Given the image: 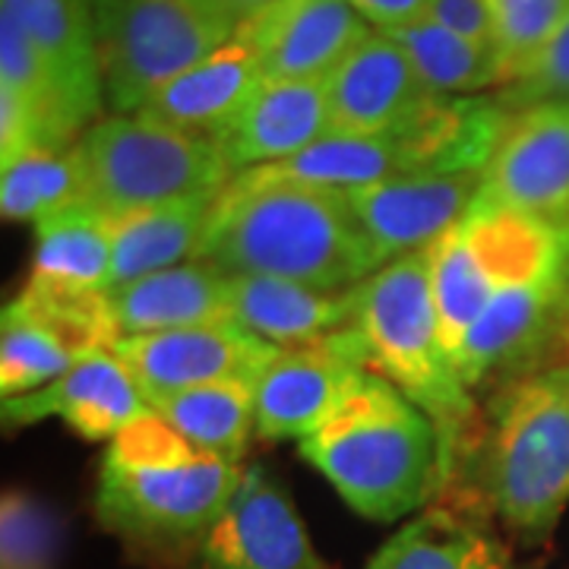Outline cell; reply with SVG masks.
Returning a JSON list of instances; mask_svg holds the SVG:
<instances>
[{"instance_id": "1", "label": "cell", "mask_w": 569, "mask_h": 569, "mask_svg": "<svg viewBox=\"0 0 569 569\" xmlns=\"http://www.w3.org/2000/svg\"><path fill=\"white\" fill-rule=\"evenodd\" d=\"M193 260L224 276H276L323 291H351L387 266L346 190L257 171L224 183Z\"/></svg>"}, {"instance_id": "2", "label": "cell", "mask_w": 569, "mask_h": 569, "mask_svg": "<svg viewBox=\"0 0 569 569\" xmlns=\"http://www.w3.org/2000/svg\"><path fill=\"white\" fill-rule=\"evenodd\" d=\"M244 475V462L193 447L149 411L104 449L96 519L142 563L181 569Z\"/></svg>"}, {"instance_id": "3", "label": "cell", "mask_w": 569, "mask_h": 569, "mask_svg": "<svg viewBox=\"0 0 569 569\" xmlns=\"http://www.w3.org/2000/svg\"><path fill=\"white\" fill-rule=\"evenodd\" d=\"M298 449L348 507L373 522L421 512L452 481L443 433L430 415L373 370L323 425L298 440Z\"/></svg>"}, {"instance_id": "4", "label": "cell", "mask_w": 569, "mask_h": 569, "mask_svg": "<svg viewBox=\"0 0 569 569\" xmlns=\"http://www.w3.org/2000/svg\"><path fill=\"white\" fill-rule=\"evenodd\" d=\"M466 485L471 497L449 500L529 548L550 541L569 507V365L531 370L497 396Z\"/></svg>"}, {"instance_id": "5", "label": "cell", "mask_w": 569, "mask_h": 569, "mask_svg": "<svg viewBox=\"0 0 569 569\" xmlns=\"http://www.w3.org/2000/svg\"><path fill=\"white\" fill-rule=\"evenodd\" d=\"M355 329L365 339L370 370L427 411L443 433L449 475L456 481L466 462L475 402L440 332L430 288V250L392 260L358 284Z\"/></svg>"}, {"instance_id": "6", "label": "cell", "mask_w": 569, "mask_h": 569, "mask_svg": "<svg viewBox=\"0 0 569 569\" xmlns=\"http://www.w3.org/2000/svg\"><path fill=\"white\" fill-rule=\"evenodd\" d=\"M82 197L104 219H123L190 197H219L231 168L216 142L183 133L146 114H111L73 142Z\"/></svg>"}, {"instance_id": "7", "label": "cell", "mask_w": 569, "mask_h": 569, "mask_svg": "<svg viewBox=\"0 0 569 569\" xmlns=\"http://www.w3.org/2000/svg\"><path fill=\"white\" fill-rule=\"evenodd\" d=\"M104 102L137 114L149 99L234 36L200 0H92Z\"/></svg>"}, {"instance_id": "8", "label": "cell", "mask_w": 569, "mask_h": 569, "mask_svg": "<svg viewBox=\"0 0 569 569\" xmlns=\"http://www.w3.org/2000/svg\"><path fill=\"white\" fill-rule=\"evenodd\" d=\"M370 373L361 332L351 326L305 346H279L253 383L257 437L305 440Z\"/></svg>"}, {"instance_id": "9", "label": "cell", "mask_w": 569, "mask_h": 569, "mask_svg": "<svg viewBox=\"0 0 569 569\" xmlns=\"http://www.w3.org/2000/svg\"><path fill=\"white\" fill-rule=\"evenodd\" d=\"M181 569H332L313 548L305 519L282 481L247 466L231 503Z\"/></svg>"}, {"instance_id": "10", "label": "cell", "mask_w": 569, "mask_h": 569, "mask_svg": "<svg viewBox=\"0 0 569 569\" xmlns=\"http://www.w3.org/2000/svg\"><path fill=\"white\" fill-rule=\"evenodd\" d=\"M114 351L140 380L146 399L212 383H257L279 346L250 332L234 317L152 336H127Z\"/></svg>"}, {"instance_id": "11", "label": "cell", "mask_w": 569, "mask_h": 569, "mask_svg": "<svg viewBox=\"0 0 569 569\" xmlns=\"http://www.w3.org/2000/svg\"><path fill=\"white\" fill-rule=\"evenodd\" d=\"M373 26L351 0H279L238 26L263 80L326 82Z\"/></svg>"}, {"instance_id": "12", "label": "cell", "mask_w": 569, "mask_h": 569, "mask_svg": "<svg viewBox=\"0 0 569 569\" xmlns=\"http://www.w3.org/2000/svg\"><path fill=\"white\" fill-rule=\"evenodd\" d=\"M478 197L541 219H569V102L516 111Z\"/></svg>"}, {"instance_id": "13", "label": "cell", "mask_w": 569, "mask_h": 569, "mask_svg": "<svg viewBox=\"0 0 569 569\" xmlns=\"http://www.w3.org/2000/svg\"><path fill=\"white\" fill-rule=\"evenodd\" d=\"M152 406L133 370L114 348H99L80 358L54 383L3 399V425L29 427L44 418H61L86 440H114L121 430L149 415Z\"/></svg>"}, {"instance_id": "14", "label": "cell", "mask_w": 569, "mask_h": 569, "mask_svg": "<svg viewBox=\"0 0 569 569\" xmlns=\"http://www.w3.org/2000/svg\"><path fill=\"white\" fill-rule=\"evenodd\" d=\"M485 174H399L346 190L383 263L437 244L475 203Z\"/></svg>"}, {"instance_id": "15", "label": "cell", "mask_w": 569, "mask_h": 569, "mask_svg": "<svg viewBox=\"0 0 569 569\" xmlns=\"http://www.w3.org/2000/svg\"><path fill=\"white\" fill-rule=\"evenodd\" d=\"M332 133H389L418 121L440 96L427 89L402 44L370 29L326 80Z\"/></svg>"}, {"instance_id": "16", "label": "cell", "mask_w": 569, "mask_h": 569, "mask_svg": "<svg viewBox=\"0 0 569 569\" xmlns=\"http://www.w3.org/2000/svg\"><path fill=\"white\" fill-rule=\"evenodd\" d=\"M0 10L20 22L32 41L54 82L63 118L80 140L104 102L92 0H0Z\"/></svg>"}, {"instance_id": "17", "label": "cell", "mask_w": 569, "mask_h": 569, "mask_svg": "<svg viewBox=\"0 0 569 569\" xmlns=\"http://www.w3.org/2000/svg\"><path fill=\"white\" fill-rule=\"evenodd\" d=\"M329 133L326 82L263 80L212 142L231 174H241L260 164L284 162Z\"/></svg>"}, {"instance_id": "18", "label": "cell", "mask_w": 569, "mask_h": 569, "mask_svg": "<svg viewBox=\"0 0 569 569\" xmlns=\"http://www.w3.org/2000/svg\"><path fill=\"white\" fill-rule=\"evenodd\" d=\"M260 82L263 70L253 54V44L234 29V36L222 48L162 86L137 114L178 127L193 137L216 140L238 118Z\"/></svg>"}, {"instance_id": "19", "label": "cell", "mask_w": 569, "mask_h": 569, "mask_svg": "<svg viewBox=\"0 0 569 569\" xmlns=\"http://www.w3.org/2000/svg\"><path fill=\"white\" fill-rule=\"evenodd\" d=\"M104 295L121 339L231 317L228 276L200 260H187L133 282L114 284Z\"/></svg>"}, {"instance_id": "20", "label": "cell", "mask_w": 569, "mask_h": 569, "mask_svg": "<svg viewBox=\"0 0 569 569\" xmlns=\"http://www.w3.org/2000/svg\"><path fill=\"white\" fill-rule=\"evenodd\" d=\"M231 317L272 346H305L358 320V288L323 291L276 276H228Z\"/></svg>"}, {"instance_id": "21", "label": "cell", "mask_w": 569, "mask_h": 569, "mask_svg": "<svg viewBox=\"0 0 569 569\" xmlns=\"http://www.w3.org/2000/svg\"><path fill=\"white\" fill-rule=\"evenodd\" d=\"M365 569H519L503 535L456 500L430 503L377 550Z\"/></svg>"}, {"instance_id": "22", "label": "cell", "mask_w": 569, "mask_h": 569, "mask_svg": "<svg viewBox=\"0 0 569 569\" xmlns=\"http://www.w3.org/2000/svg\"><path fill=\"white\" fill-rule=\"evenodd\" d=\"M250 171L329 190H358L399 174H421L408 127L389 133H329L284 162L260 164Z\"/></svg>"}, {"instance_id": "23", "label": "cell", "mask_w": 569, "mask_h": 569, "mask_svg": "<svg viewBox=\"0 0 569 569\" xmlns=\"http://www.w3.org/2000/svg\"><path fill=\"white\" fill-rule=\"evenodd\" d=\"M219 197H190L152 206L111 222V276L108 288L142 279L168 266L187 263L203 241Z\"/></svg>"}, {"instance_id": "24", "label": "cell", "mask_w": 569, "mask_h": 569, "mask_svg": "<svg viewBox=\"0 0 569 569\" xmlns=\"http://www.w3.org/2000/svg\"><path fill=\"white\" fill-rule=\"evenodd\" d=\"M111 250V219L86 203L63 206L36 222V257L29 279L80 291H108Z\"/></svg>"}, {"instance_id": "25", "label": "cell", "mask_w": 569, "mask_h": 569, "mask_svg": "<svg viewBox=\"0 0 569 569\" xmlns=\"http://www.w3.org/2000/svg\"><path fill=\"white\" fill-rule=\"evenodd\" d=\"M152 411L193 447L224 459H244L257 433V399L250 383H212L149 396Z\"/></svg>"}, {"instance_id": "26", "label": "cell", "mask_w": 569, "mask_h": 569, "mask_svg": "<svg viewBox=\"0 0 569 569\" xmlns=\"http://www.w3.org/2000/svg\"><path fill=\"white\" fill-rule=\"evenodd\" d=\"M387 36L402 44L418 77L437 96H478L490 86L503 89V63L497 44L471 41L430 20Z\"/></svg>"}, {"instance_id": "27", "label": "cell", "mask_w": 569, "mask_h": 569, "mask_svg": "<svg viewBox=\"0 0 569 569\" xmlns=\"http://www.w3.org/2000/svg\"><path fill=\"white\" fill-rule=\"evenodd\" d=\"M86 358L61 329L44 323L39 313L22 307L17 298L0 317V389L3 399L54 383L70 367Z\"/></svg>"}, {"instance_id": "28", "label": "cell", "mask_w": 569, "mask_h": 569, "mask_svg": "<svg viewBox=\"0 0 569 569\" xmlns=\"http://www.w3.org/2000/svg\"><path fill=\"white\" fill-rule=\"evenodd\" d=\"M80 159L70 149H36L3 164L0 209L10 222H39L63 206L80 203Z\"/></svg>"}, {"instance_id": "29", "label": "cell", "mask_w": 569, "mask_h": 569, "mask_svg": "<svg viewBox=\"0 0 569 569\" xmlns=\"http://www.w3.org/2000/svg\"><path fill=\"white\" fill-rule=\"evenodd\" d=\"M503 86L526 77L569 20V0H493Z\"/></svg>"}, {"instance_id": "30", "label": "cell", "mask_w": 569, "mask_h": 569, "mask_svg": "<svg viewBox=\"0 0 569 569\" xmlns=\"http://www.w3.org/2000/svg\"><path fill=\"white\" fill-rule=\"evenodd\" d=\"M61 522L29 490H7L0 503V569H58Z\"/></svg>"}, {"instance_id": "31", "label": "cell", "mask_w": 569, "mask_h": 569, "mask_svg": "<svg viewBox=\"0 0 569 569\" xmlns=\"http://www.w3.org/2000/svg\"><path fill=\"white\" fill-rule=\"evenodd\" d=\"M493 99L512 114L535 108V104L569 102V20L557 32V39L545 48V54L535 61L529 73L503 86Z\"/></svg>"}, {"instance_id": "32", "label": "cell", "mask_w": 569, "mask_h": 569, "mask_svg": "<svg viewBox=\"0 0 569 569\" xmlns=\"http://www.w3.org/2000/svg\"><path fill=\"white\" fill-rule=\"evenodd\" d=\"M427 20L481 44H497V7L493 0H433Z\"/></svg>"}, {"instance_id": "33", "label": "cell", "mask_w": 569, "mask_h": 569, "mask_svg": "<svg viewBox=\"0 0 569 569\" xmlns=\"http://www.w3.org/2000/svg\"><path fill=\"white\" fill-rule=\"evenodd\" d=\"M351 7L380 32H396L415 22H425L433 0H351Z\"/></svg>"}, {"instance_id": "34", "label": "cell", "mask_w": 569, "mask_h": 569, "mask_svg": "<svg viewBox=\"0 0 569 569\" xmlns=\"http://www.w3.org/2000/svg\"><path fill=\"white\" fill-rule=\"evenodd\" d=\"M206 3L212 13H219L222 20H228L234 29L247 22L250 17H257V13H263L266 7H272V3H279V0H200Z\"/></svg>"}]
</instances>
